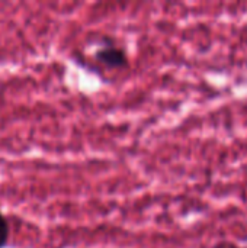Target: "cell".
I'll return each mask as SVG.
<instances>
[{
    "label": "cell",
    "instance_id": "obj_1",
    "mask_svg": "<svg viewBox=\"0 0 247 248\" xmlns=\"http://www.w3.org/2000/svg\"><path fill=\"white\" fill-rule=\"evenodd\" d=\"M95 60L108 68H124L128 65V57L124 49L115 45H105L95 52Z\"/></svg>",
    "mask_w": 247,
    "mask_h": 248
},
{
    "label": "cell",
    "instance_id": "obj_2",
    "mask_svg": "<svg viewBox=\"0 0 247 248\" xmlns=\"http://www.w3.org/2000/svg\"><path fill=\"white\" fill-rule=\"evenodd\" d=\"M9 235H10L9 222L6 219V217L0 212V248L6 247V244L9 241Z\"/></svg>",
    "mask_w": 247,
    "mask_h": 248
},
{
    "label": "cell",
    "instance_id": "obj_3",
    "mask_svg": "<svg viewBox=\"0 0 247 248\" xmlns=\"http://www.w3.org/2000/svg\"><path fill=\"white\" fill-rule=\"evenodd\" d=\"M215 248H239L236 247L234 244H231V243H223V244H218Z\"/></svg>",
    "mask_w": 247,
    "mask_h": 248
}]
</instances>
